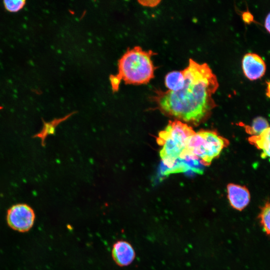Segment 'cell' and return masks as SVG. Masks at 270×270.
Returning a JSON list of instances; mask_svg holds the SVG:
<instances>
[{
    "instance_id": "1",
    "label": "cell",
    "mask_w": 270,
    "mask_h": 270,
    "mask_svg": "<svg viewBox=\"0 0 270 270\" xmlns=\"http://www.w3.org/2000/svg\"><path fill=\"white\" fill-rule=\"evenodd\" d=\"M182 72L185 82L180 90L156 89L152 100L164 115L184 122L198 124L207 119L216 106L212 95L219 86L218 78L207 64L192 58Z\"/></svg>"
},
{
    "instance_id": "2",
    "label": "cell",
    "mask_w": 270,
    "mask_h": 270,
    "mask_svg": "<svg viewBox=\"0 0 270 270\" xmlns=\"http://www.w3.org/2000/svg\"><path fill=\"white\" fill-rule=\"evenodd\" d=\"M156 54L154 52L144 50L138 46L128 50L118 62V71L116 75L110 76L113 92H116L123 80L126 84H146L152 79L156 68L152 57Z\"/></svg>"
},
{
    "instance_id": "3",
    "label": "cell",
    "mask_w": 270,
    "mask_h": 270,
    "mask_svg": "<svg viewBox=\"0 0 270 270\" xmlns=\"http://www.w3.org/2000/svg\"><path fill=\"white\" fill-rule=\"evenodd\" d=\"M195 133L192 128L178 120L170 121L158 133V144L162 146L160 156L164 166L170 168L184 152L188 140Z\"/></svg>"
},
{
    "instance_id": "4",
    "label": "cell",
    "mask_w": 270,
    "mask_h": 270,
    "mask_svg": "<svg viewBox=\"0 0 270 270\" xmlns=\"http://www.w3.org/2000/svg\"><path fill=\"white\" fill-rule=\"evenodd\" d=\"M228 144V140L216 132L201 130L190 137L180 158L198 159L202 164L208 166Z\"/></svg>"
},
{
    "instance_id": "5",
    "label": "cell",
    "mask_w": 270,
    "mask_h": 270,
    "mask_svg": "<svg viewBox=\"0 0 270 270\" xmlns=\"http://www.w3.org/2000/svg\"><path fill=\"white\" fill-rule=\"evenodd\" d=\"M35 217L33 209L26 204L12 205L6 214L8 225L19 232L28 231L34 225Z\"/></svg>"
},
{
    "instance_id": "6",
    "label": "cell",
    "mask_w": 270,
    "mask_h": 270,
    "mask_svg": "<svg viewBox=\"0 0 270 270\" xmlns=\"http://www.w3.org/2000/svg\"><path fill=\"white\" fill-rule=\"evenodd\" d=\"M242 64L244 74L250 80L258 79L265 74L266 64L258 54L250 52L246 54L242 58Z\"/></svg>"
},
{
    "instance_id": "7",
    "label": "cell",
    "mask_w": 270,
    "mask_h": 270,
    "mask_svg": "<svg viewBox=\"0 0 270 270\" xmlns=\"http://www.w3.org/2000/svg\"><path fill=\"white\" fill-rule=\"evenodd\" d=\"M228 198L234 208L241 211L250 203V195L245 186L229 184L227 185Z\"/></svg>"
},
{
    "instance_id": "8",
    "label": "cell",
    "mask_w": 270,
    "mask_h": 270,
    "mask_svg": "<svg viewBox=\"0 0 270 270\" xmlns=\"http://www.w3.org/2000/svg\"><path fill=\"white\" fill-rule=\"evenodd\" d=\"M112 258L115 263L120 266L130 264L136 256L135 251L130 243L125 240L116 242L112 250Z\"/></svg>"
},
{
    "instance_id": "9",
    "label": "cell",
    "mask_w": 270,
    "mask_h": 270,
    "mask_svg": "<svg viewBox=\"0 0 270 270\" xmlns=\"http://www.w3.org/2000/svg\"><path fill=\"white\" fill-rule=\"evenodd\" d=\"M248 140L258 149L262 150L260 154L262 158H270V126L264 130L258 135L250 136Z\"/></svg>"
},
{
    "instance_id": "10",
    "label": "cell",
    "mask_w": 270,
    "mask_h": 270,
    "mask_svg": "<svg viewBox=\"0 0 270 270\" xmlns=\"http://www.w3.org/2000/svg\"><path fill=\"white\" fill-rule=\"evenodd\" d=\"M75 113V112H70L64 117L54 118L49 122H46L43 120V126L42 130L36 134L34 137L40 138L42 146H44L46 144L45 140L47 136L50 134H54L56 132V128L60 123L66 120Z\"/></svg>"
},
{
    "instance_id": "11",
    "label": "cell",
    "mask_w": 270,
    "mask_h": 270,
    "mask_svg": "<svg viewBox=\"0 0 270 270\" xmlns=\"http://www.w3.org/2000/svg\"><path fill=\"white\" fill-rule=\"evenodd\" d=\"M185 79L182 70H174L168 73L164 78V84L168 90L177 92L184 86Z\"/></svg>"
},
{
    "instance_id": "12",
    "label": "cell",
    "mask_w": 270,
    "mask_h": 270,
    "mask_svg": "<svg viewBox=\"0 0 270 270\" xmlns=\"http://www.w3.org/2000/svg\"><path fill=\"white\" fill-rule=\"evenodd\" d=\"M268 120L262 116L256 118L250 126H244L245 130L249 134L256 136L269 127Z\"/></svg>"
},
{
    "instance_id": "13",
    "label": "cell",
    "mask_w": 270,
    "mask_h": 270,
    "mask_svg": "<svg viewBox=\"0 0 270 270\" xmlns=\"http://www.w3.org/2000/svg\"><path fill=\"white\" fill-rule=\"evenodd\" d=\"M258 218L264 232L270 236V202L261 208Z\"/></svg>"
},
{
    "instance_id": "14",
    "label": "cell",
    "mask_w": 270,
    "mask_h": 270,
    "mask_svg": "<svg viewBox=\"0 0 270 270\" xmlns=\"http://www.w3.org/2000/svg\"><path fill=\"white\" fill-rule=\"evenodd\" d=\"M24 0H5L3 1L4 9L10 12H17L21 10L25 6Z\"/></svg>"
},
{
    "instance_id": "15",
    "label": "cell",
    "mask_w": 270,
    "mask_h": 270,
    "mask_svg": "<svg viewBox=\"0 0 270 270\" xmlns=\"http://www.w3.org/2000/svg\"><path fill=\"white\" fill-rule=\"evenodd\" d=\"M160 0H138V2L142 6L153 8L158 6L160 2Z\"/></svg>"
},
{
    "instance_id": "16",
    "label": "cell",
    "mask_w": 270,
    "mask_h": 270,
    "mask_svg": "<svg viewBox=\"0 0 270 270\" xmlns=\"http://www.w3.org/2000/svg\"><path fill=\"white\" fill-rule=\"evenodd\" d=\"M242 18L246 22H250L252 20V16L250 12L244 13Z\"/></svg>"
},
{
    "instance_id": "17",
    "label": "cell",
    "mask_w": 270,
    "mask_h": 270,
    "mask_svg": "<svg viewBox=\"0 0 270 270\" xmlns=\"http://www.w3.org/2000/svg\"><path fill=\"white\" fill-rule=\"evenodd\" d=\"M264 26L268 32L270 33V12L266 18Z\"/></svg>"
},
{
    "instance_id": "18",
    "label": "cell",
    "mask_w": 270,
    "mask_h": 270,
    "mask_svg": "<svg viewBox=\"0 0 270 270\" xmlns=\"http://www.w3.org/2000/svg\"><path fill=\"white\" fill-rule=\"evenodd\" d=\"M266 95L270 98V82H267V88L266 92Z\"/></svg>"
},
{
    "instance_id": "19",
    "label": "cell",
    "mask_w": 270,
    "mask_h": 270,
    "mask_svg": "<svg viewBox=\"0 0 270 270\" xmlns=\"http://www.w3.org/2000/svg\"><path fill=\"white\" fill-rule=\"evenodd\" d=\"M3 108L1 106H0V110H1Z\"/></svg>"
}]
</instances>
